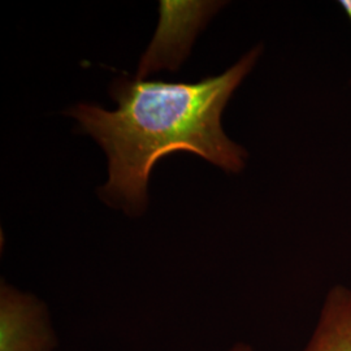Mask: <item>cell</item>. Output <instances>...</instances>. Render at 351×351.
Instances as JSON below:
<instances>
[{"label": "cell", "mask_w": 351, "mask_h": 351, "mask_svg": "<svg viewBox=\"0 0 351 351\" xmlns=\"http://www.w3.org/2000/svg\"><path fill=\"white\" fill-rule=\"evenodd\" d=\"M262 46L251 49L221 75L197 84H168L120 77L110 94L119 107L107 111L78 104L68 111L106 151L110 178L101 195L129 215L143 213L154 165L167 154H197L228 173L246 167L247 151L221 126L226 103L258 62Z\"/></svg>", "instance_id": "obj_1"}, {"label": "cell", "mask_w": 351, "mask_h": 351, "mask_svg": "<svg viewBox=\"0 0 351 351\" xmlns=\"http://www.w3.org/2000/svg\"><path fill=\"white\" fill-rule=\"evenodd\" d=\"M221 3L162 1L160 24L139 65L138 78L163 68L177 69L188 56L195 34Z\"/></svg>", "instance_id": "obj_2"}, {"label": "cell", "mask_w": 351, "mask_h": 351, "mask_svg": "<svg viewBox=\"0 0 351 351\" xmlns=\"http://www.w3.org/2000/svg\"><path fill=\"white\" fill-rule=\"evenodd\" d=\"M56 339L47 311L32 295L1 284L0 351H52Z\"/></svg>", "instance_id": "obj_3"}, {"label": "cell", "mask_w": 351, "mask_h": 351, "mask_svg": "<svg viewBox=\"0 0 351 351\" xmlns=\"http://www.w3.org/2000/svg\"><path fill=\"white\" fill-rule=\"evenodd\" d=\"M303 351H351V289L336 285L326 294L314 333Z\"/></svg>", "instance_id": "obj_4"}, {"label": "cell", "mask_w": 351, "mask_h": 351, "mask_svg": "<svg viewBox=\"0 0 351 351\" xmlns=\"http://www.w3.org/2000/svg\"><path fill=\"white\" fill-rule=\"evenodd\" d=\"M339 7L343 10V12L346 13L351 24V0H341L339 1Z\"/></svg>", "instance_id": "obj_5"}, {"label": "cell", "mask_w": 351, "mask_h": 351, "mask_svg": "<svg viewBox=\"0 0 351 351\" xmlns=\"http://www.w3.org/2000/svg\"><path fill=\"white\" fill-rule=\"evenodd\" d=\"M229 351H252V349H251L249 345H246V343H237V345H234Z\"/></svg>", "instance_id": "obj_6"}]
</instances>
